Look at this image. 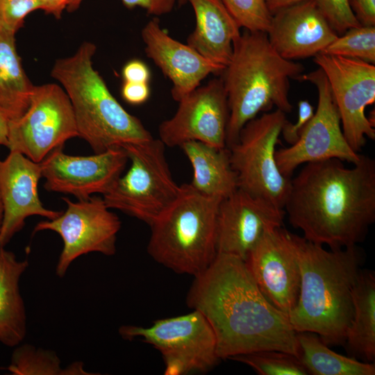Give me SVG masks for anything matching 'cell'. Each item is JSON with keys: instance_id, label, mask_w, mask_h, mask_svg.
I'll list each match as a JSON object with an SVG mask.
<instances>
[{"instance_id": "obj_39", "label": "cell", "mask_w": 375, "mask_h": 375, "mask_svg": "<svg viewBox=\"0 0 375 375\" xmlns=\"http://www.w3.org/2000/svg\"><path fill=\"white\" fill-rule=\"evenodd\" d=\"M268 8L274 14L276 12L289 7L290 6L311 0H266Z\"/></svg>"}, {"instance_id": "obj_30", "label": "cell", "mask_w": 375, "mask_h": 375, "mask_svg": "<svg viewBox=\"0 0 375 375\" xmlns=\"http://www.w3.org/2000/svg\"><path fill=\"white\" fill-rule=\"evenodd\" d=\"M240 28L252 32L268 31L273 15L266 0H221Z\"/></svg>"}, {"instance_id": "obj_38", "label": "cell", "mask_w": 375, "mask_h": 375, "mask_svg": "<svg viewBox=\"0 0 375 375\" xmlns=\"http://www.w3.org/2000/svg\"><path fill=\"white\" fill-rule=\"evenodd\" d=\"M69 1L70 0H39L40 10L57 19L61 18L63 10L67 8Z\"/></svg>"}, {"instance_id": "obj_13", "label": "cell", "mask_w": 375, "mask_h": 375, "mask_svg": "<svg viewBox=\"0 0 375 375\" xmlns=\"http://www.w3.org/2000/svg\"><path fill=\"white\" fill-rule=\"evenodd\" d=\"M329 83L340 117L343 134L359 153L367 139H375L374 122L365 108L375 101V65L361 60L327 55L314 56Z\"/></svg>"}, {"instance_id": "obj_42", "label": "cell", "mask_w": 375, "mask_h": 375, "mask_svg": "<svg viewBox=\"0 0 375 375\" xmlns=\"http://www.w3.org/2000/svg\"><path fill=\"white\" fill-rule=\"evenodd\" d=\"M178 1H179L180 3H183L187 1L186 0H178Z\"/></svg>"}, {"instance_id": "obj_37", "label": "cell", "mask_w": 375, "mask_h": 375, "mask_svg": "<svg viewBox=\"0 0 375 375\" xmlns=\"http://www.w3.org/2000/svg\"><path fill=\"white\" fill-rule=\"evenodd\" d=\"M122 76L124 81L149 83L151 73L144 62L133 59L124 65L122 70Z\"/></svg>"}, {"instance_id": "obj_4", "label": "cell", "mask_w": 375, "mask_h": 375, "mask_svg": "<svg viewBox=\"0 0 375 375\" xmlns=\"http://www.w3.org/2000/svg\"><path fill=\"white\" fill-rule=\"evenodd\" d=\"M304 69L301 64L281 57L266 33L244 30L240 34L233 42L231 60L220 77L229 107L227 148L237 142L243 126L260 112L274 106L285 113L292 111L290 82L300 79Z\"/></svg>"}, {"instance_id": "obj_14", "label": "cell", "mask_w": 375, "mask_h": 375, "mask_svg": "<svg viewBox=\"0 0 375 375\" xmlns=\"http://www.w3.org/2000/svg\"><path fill=\"white\" fill-rule=\"evenodd\" d=\"M178 103L175 114L158 126V139L166 147L199 141L218 148L226 147L229 107L221 78L199 85Z\"/></svg>"}, {"instance_id": "obj_28", "label": "cell", "mask_w": 375, "mask_h": 375, "mask_svg": "<svg viewBox=\"0 0 375 375\" xmlns=\"http://www.w3.org/2000/svg\"><path fill=\"white\" fill-rule=\"evenodd\" d=\"M230 359L249 366L260 375L308 374L299 357L278 350L257 351Z\"/></svg>"}, {"instance_id": "obj_11", "label": "cell", "mask_w": 375, "mask_h": 375, "mask_svg": "<svg viewBox=\"0 0 375 375\" xmlns=\"http://www.w3.org/2000/svg\"><path fill=\"white\" fill-rule=\"evenodd\" d=\"M64 212L53 219L38 222L33 233L51 231L58 233L63 242L56 274L62 278L78 257L92 252L107 256L116 253L117 236L121 228L118 216L106 206L103 197L92 196L72 201L63 197Z\"/></svg>"}, {"instance_id": "obj_9", "label": "cell", "mask_w": 375, "mask_h": 375, "mask_svg": "<svg viewBox=\"0 0 375 375\" xmlns=\"http://www.w3.org/2000/svg\"><path fill=\"white\" fill-rule=\"evenodd\" d=\"M125 340L141 339L162 355L165 375L207 372L221 360L215 333L198 310L160 319L148 327L124 325L119 328Z\"/></svg>"}, {"instance_id": "obj_15", "label": "cell", "mask_w": 375, "mask_h": 375, "mask_svg": "<svg viewBox=\"0 0 375 375\" xmlns=\"http://www.w3.org/2000/svg\"><path fill=\"white\" fill-rule=\"evenodd\" d=\"M62 148L53 150L40 162L44 188L73 195L78 200L97 193L105 194L122 174L128 160L120 147L86 156L68 155Z\"/></svg>"}, {"instance_id": "obj_23", "label": "cell", "mask_w": 375, "mask_h": 375, "mask_svg": "<svg viewBox=\"0 0 375 375\" xmlns=\"http://www.w3.org/2000/svg\"><path fill=\"white\" fill-rule=\"evenodd\" d=\"M179 147L188 158L193 175L190 183L204 195L224 199L238 190V178L227 147L218 148L199 141H189Z\"/></svg>"}, {"instance_id": "obj_31", "label": "cell", "mask_w": 375, "mask_h": 375, "mask_svg": "<svg viewBox=\"0 0 375 375\" xmlns=\"http://www.w3.org/2000/svg\"><path fill=\"white\" fill-rule=\"evenodd\" d=\"M317 5L338 35L349 28L360 26L353 15L348 0H315Z\"/></svg>"}, {"instance_id": "obj_18", "label": "cell", "mask_w": 375, "mask_h": 375, "mask_svg": "<svg viewBox=\"0 0 375 375\" xmlns=\"http://www.w3.org/2000/svg\"><path fill=\"white\" fill-rule=\"evenodd\" d=\"M42 178L40 162H35L24 155L9 151L0 158V200L3 219L0 229V247H5L25 225L31 216L53 219L62 211L45 208L38 194Z\"/></svg>"}, {"instance_id": "obj_41", "label": "cell", "mask_w": 375, "mask_h": 375, "mask_svg": "<svg viewBox=\"0 0 375 375\" xmlns=\"http://www.w3.org/2000/svg\"><path fill=\"white\" fill-rule=\"evenodd\" d=\"M2 219H3V207L2 204L0 200V229L2 224Z\"/></svg>"}, {"instance_id": "obj_35", "label": "cell", "mask_w": 375, "mask_h": 375, "mask_svg": "<svg viewBox=\"0 0 375 375\" xmlns=\"http://www.w3.org/2000/svg\"><path fill=\"white\" fill-rule=\"evenodd\" d=\"M121 94L123 99L131 105H140L146 102L150 96L148 83L124 81Z\"/></svg>"}, {"instance_id": "obj_24", "label": "cell", "mask_w": 375, "mask_h": 375, "mask_svg": "<svg viewBox=\"0 0 375 375\" xmlns=\"http://www.w3.org/2000/svg\"><path fill=\"white\" fill-rule=\"evenodd\" d=\"M15 34L0 24V112L8 122L26 111L34 88L17 51Z\"/></svg>"}, {"instance_id": "obj_3", "label": "cell", "mask_w": 375, "mask_h": 375, "mask_svg": "<svg viewBox=\"0 0 375 375\" xmlns=\"http://www.w3.org/2000/svg\"><path fill=\"white\" fill-rule=\"evenodd\" d=\"M301 272L297 301L288 315L296 332L344 345L353 317L352 290L363 262L357 246L326 250L294 235Z\"/></svg>"}, {"instance_id": "obj_40", "label": "cell", "mask_w": 375, "mask_h": 375, "mask_svg": "<svg viewBox=\"0 0 375 375\" xmlns=\"http://www.w3.org/2000/svg\"><path fill=\"white\" fill-rule=\"evenodd\" d=\"M8 121L0 112V145L8 146Z\"/></svg>"}, {"instance_id": "obj_32", "label": "cell", "mask_w": 375, "mask_h": 375, "mask_svg": "<svg viewBox=\"0 0 375 375\" xmlns=\"http://www.w3.org/2000/svg\"><path fill=\"white\" fill-rule=\"evenodd\" d=\"M37 10H40L39 0H0V24L16 33L26 17Z\"/></svg>"}, {"instance_id": "obj_34", "label": "cell", "mask_w": 375, "mask_h": 375, "mask_svg": "<svg viewBox=\"0 0 375 375\" xmlns=\"http://www.w3.org/2000/svg\"><path fill=\"white\" fill-rule=\"evenodd\" d=\"M314 108L307 100H301L298 103V117L294 123L285 121L281 133L284 140L290 145L294 144L299 135L314 115Z\"/></svg>"}, {"instance_id": "obj_1", "label": "cell", "mask_w": 375, "mask_h": 375, "mask_svg": "<svg viewBox=\"0 0 375 375\" xmlns=\"http://www.w3.org/2000/svg\"><path fill=\"white\" fill-rule=\"evenodd\" d=\"M186 302L210 324L220 359L261 350L299 357L297 332L288 316L266 299L240 258L217 253L194 277Z\"/></svg>"}, {"instance_id": "obj_8", "label": "cell", "mask_w": 375, "mask_h": 375, "mask_svg": "<svg viewBox=\"0 0 375 375\" xmlns=\"http://www.w3.org/2000/svg\"><path fill=\"white\" fill-rule=\"evenodd\" d=\"M285 113L279 109L264 112L249 121L237 142L228 148L238 188L283 208L291 178L283 175L275 153Z\"/></svg>"}, {"instance_id": "obj_21", "label": "cell", "mask_w": 375, "mask_h": 375, "mask_svg": "<svg viewBox=\"0 0 375 375\" xmlns=\"http://www.w3.org/2000/svg\"><path fill=\"white\" fill-rule=\"evenodd\" d=\"M194 12V30L187 44L206 58L226 67L240 28L221 0H186Z\"/></svg>"}, {"instance_id": "obj_33", "label": "cell", "mask_w": 375, "mask_h": 375, "mask_svg": "<svg viewBox=\"0 0 375 375\" xmlns=\"http://www.w3.org/2000/svg\"><path fill=\"white\" fill-rule=\"evenodd\" d=\"M83 0H70L67 10L68 12L76 10ZM123 4L129 9L140 7L149 15L161 16L169 13L174 8L176 0H122Z\"/></svg>"}, {"instance_id": "obj_25", "label": "cell", "mask_w": 375, "mask_h": 375, "mask_svg": "<svg viewBox=\"0 0 375 375\" xmlns=\"http://www.w3.org/2000/svg\"><path fill=\"white\" fill-rule=\"evenodd\" d=\"M353 317L345 342L347 351L365 362L375 360V274L360 269L352 290Z\"/></svg>"}, {"instance_id": "obj_19", "label": "cell", "mask_w": 375, "mask_h": 375, "mask_svg": "<svg viewBox=\"0 0 375 375\" xmlns=\"http://www.w3.org/2000/svg\"><path fill=\"white\" fill-rule=\"evenodd\" d=\"M141 37L147 56L172 81L171 94L176 101L201 85L208 75L221 74L225 68L169 35L158 17L146 24Z\"/></svg>"}, {"instance_id": "obj_22", "label": "cell", "mask_w": 375, "mask_h": 375, "mask_svg": "<svg viewBox=\"0 0 375 375\" xmlns=\"http://www.w3.org/2000/svg\"><path fill=\"white\" fill-rule=\"evenodd\" d=\"M28 267L27 260H19L0 247V343L15 347L27 333V315L20 290V280Z\"/></svg>"}, {"instance_id": "obj_5", "label": "cell", "mask_w": 375, "mask_h": 375, "mask_svg": "<svg viewBox=\"0 0 375 375\" xmlns=\"http://www.w3.org/2000/svg\"><path fill=\"white\" fill-rule=\"evenodd\" d=\"M96 50L94 43L84 42L72 56L57 59L51 72L69 99L78 137L96 153L152 139L140 119L124 108L94 68Z\"/></svg>"}, {"instance_id": "obj_27", "label": "cell", "mask_w": 375, "mask_h": 375, "mask_svg": "<svg viewBox=\"0 0 375 375\" xmlns=\"http://www.w3.org/2000/svg\"><path fill=\"white\" fill-rule=\"evenodd\" d=\"M7 369L12 375L93 374L84 369L81 361L74 362L64 368L55 351L28 343L15 347Z\"/></svg>"}, {"instance_id": "obj_29", "label": "cell", "mask_w": 375, "mask_h": 375, "mask_svg": "<svg viewBox=\"0 0 375 375\" xmlns=\"http://www.w3.org/2000/svg\"><path fill=\"white\" fill-rule=\"evenodd\" d=\"M375 64V26H359L338 35L322 52Z\"/></svg>"}, {"instance_id": "obj_6", "label": "cell", "mask_w": 375, "mask_h": 375, "mask_svg": "<svg viewBox=\"0 0 375 375\" xmlns=\"http://www.w3.org/2000/svg\"><path fill=\"white\" fill-rule=\"evenodd\" d=\"M223 199L181 185L174 201L150 225L147 252L158 263L181 274L197 276L213 262L217 217Z\"/></svg>"}, {"instance_id": "obj_10", "label": "cell", "mask_w": 375, "mask_h": 375, "mask_svg": "<svg viewBox=\"0 0 375 375\" xmlns=\"http://www.w3.org/2000/svg\"><path fill=\"white\" fill-rule=\"evenodd\" d=\"M78 137L69 99L60 85H34L30 104L18 119L8 122L9 151L41 162L53 150Z\"/></svg>"}, {"instance_id": "obj_12", "label": "cell", "mask_w": 375, "mask_h": 375, "mask_svg": "<svg viewBox=\"0 0 375 375\" xmlns=\"http://www.w3.org/2000/svg\"><path fill=\"white\" fill-rule=\"evenodd\" d=\"M317 90V107L301 131L298 140L288 147L276 151L280 172L292 178L294 171L303 164L337 158L351 164L360 157L347 142L342 129L337 106L326 76L321 68L303 76Z\"/></svg>"}, {"instance_id": "obj_16", "label": "cell", "mask_w": 375, "mask_h": 375, "mask_svg": "<svg viewBox=\"0 0 375 375\" xmlns=\"http://www.w3.org/2000/svg\"><path fill=\"white\" fill-rule=\"evenodd\" d=\"M294 235L282 226L267 230L245 260L261 292L287 316L297 301L301 284Z\"/></svg>"}, {"instance_id": "obj_20", "label": "cell", "mask_w": 375, "mask_h": 375, "mask_svg": "<svg viewBox=\"0 0 375 375\" xmlns=\"http://www.w3.org/2000/svg\"><path fill=\"white\" fill-rule=\"evenodd\" d=\"M267 35L274 50L290 60L314 57L338 36L315 0L276 12Z\"/></svg>"}, {"instance_id": "obj_36", "label": "cell", "mask_w": 375, "mask_h": 375, "mask_svg": "<svg viewBox=\"0 0 375 375\" xmlns=\"http://www.w3.org/2000/svg\"><path fill=\"white\" fill-rule=\"evenodd\" d=\"M350 8L361 26H375V0H348Z\"/></svg>"}, {"instance_id": "obj_26", "label": "cell", "mask_w": 375, "mask_h": 375, "mask_svg": "<svg viewBox=\"0 0 375 375\" xmlns=\"http://www.w3.org/2000/svg\"><path fill=\"white\" fill-rule=\"evenodd\" d=\"M299 358L308 374L374 375V362L360 361L331 350L318 335L297 332Z\"/></svg>"}, {"instance_id": "obj_2", "label": "cell", "mask_w": 375, "mask_h": 375, "mask_svg": "<svg viewBox=\"0 0 375 375\" xmlns=\"http://www.w3.org/2000/svg\"><path fill=\"white\" fill-rule=\"evenodd\" d=\"M283 209L308 241L357 246L375 221V160L360 154L350 168L337 158L305 164L291 178Z\"/></svg>"}, {"instance_id": "obj_7", "label": "cell", "mask_w": 375, "mask_h": 375, "mask_svg": "<svg viewBox=\"0 0 375 375\" xmlns=\"http://www.w3.org/2000/svg\"><path fill=\"white\" fill-rule=\"evenodd\" d=\"M159 139L130 144L122 149L131 165L103 199L110 209L119 210L149 226L174 201L181 191L174 180Z\"/></svg>"}, {"instance_id": "obj_17", "label": "cell", "mask_w": 375, "mask_h": 375, "mask_svg": "<svg viewBox=\"0 0 375 375\" xmlns=\"http://www.w3.org/2000/svg\"><path fill=\"white\" fill-rule=\"evenodd\" d=\"M285 216L283 208L238 188L218 207L217 253L246 260L267 230L283 226Z\"/></svg>"}]
</instances>
